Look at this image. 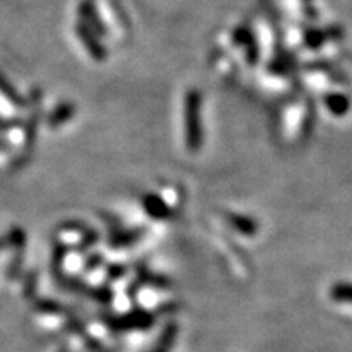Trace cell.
Returning a JSON list of instances; mask_svg holds the SVG:
<instances>
[{"label": "cell", "mask_w": 352, "mask_h": 352, "mask_svg": "<svg viewBox=\"0 0 352 352\" xmlns=\"http://www.w3.org/2000/svg\"><path fill=\"white\" fill-rule=\"evenodd\" d=\"M155 316L145 310H134L121 318L114 321V328L120 327V329H148L152 328Z\"/></svg>", "instance_id": "obj_1"}, {"label": "cell", "mask_w": 352, "mask_h": 352, "mask_svg": "<svg viewBox=\"0 0 352 352\" xmlns=\"http://www.w3.org/2000/svg\"><path fill=\"white\" fill-rule=\"evenodd\" d=\"M329 296L334 302L351 303L352 305V283H336L331 287Z\"/></svg>", "instance_id": "obj_3"}, {"label": "cell", "mask_w": 352, "mask_h": 352, "mask_svg": "<svg viewBox=\"0 0 352 352\" xmlns=\"http://www.w3.org/2000/svg\"><path fill=\"white\" fill-rule=\"evenodd\" d=\"M176 334H178V324L176 323H168L162 331L160 338H158L157 346L153 347L152 352H170L171 347L175 344Z\"/></svg>", "instance_id": "obj_2"}]
</instances>
